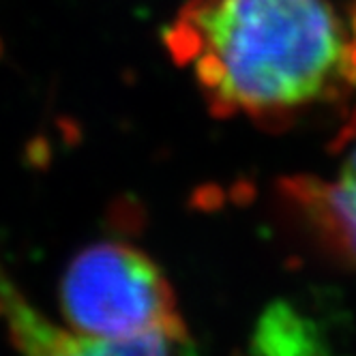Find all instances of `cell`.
<instances>
[{
    "instance_id": "obj_1",
    "label": "cell",
    "mask_w": 356,
    "mask_h": 356,
    "mask_svg": "<svg viewBox=\"0 0 356 356\" xmlns=\"http://www.w3.org/2000/svg\"><path fill=\"white\" fill-rule=\"evenodd\" d=\"M165 47L213 114L268 129L352 88L346 29L328 0H187Z\"/></svg>"
},
{
    "instance_id": "obj_2",
    "label": "cell",
    "mask_w": 356,
    "mask_h": 356,
    "mask_svg": "<svg viewBox=\"0 0 356 356\" xmlns=\"http://www.w3.org/2000/svg\"><path fill=\"white\" fill-rule=\"evenodd\" d=\"M60 307L73 333L86 337H185L174 290L161 268L120 241L95 243L71 260L63 275Z\"/></svg>"
},
{
    "instance_id": "obj_3",
    "label": "cell",
    "mask_w": 356,
    "mask_h": 356,
    "mask_svg": "<svg viewBox=\"0 0 356 356\" xmlns=\"http://www.w3.org/2000/svg\"><path fill=\"white\" fill-rule=\"evenodd\" d=\"M330 174H300L279 185V197L322 249L356 266V110L330 144Z\"/></svg>"
},
{
    "instance_id": "obj_4",
    "label": "cell",
    "mask_w": 356,
    "mask_h": 356,
    "mask_svg": "<svg viewBox=\"0 0 356 356\" xmlns=\"http://www.w3.org/2000/svg\"><path fill=\"white\" fill-rule=\"evenodd\" d=\"M0 314L7 318L22 356H170V346L176 341L161 333L124 339L69 333L35 312L7 282H0Z\"/></svg>"
},
{
    "instance_id": "obj_5",
    "label": "cell",
    "mask_w": 356,
    "mask_h": 356,
    "mask_svg": "<svg viewBox=\"0 0 356 356\" xmlns=\"http://www.w3.org/2000/svg\"><path fill=\"white\" fill-rule=\"evenodd\" d=\"M253 346L262 356H326L316 324L288 305H275L266 312Z\"/></svg>"
},
{
    "instance_id": "obj_6",
    "label": "cell",
    "mask_w": 356,
    "mask_h": 356,
    "mask_svg": "<svg viewBox=\"0 0 356 356\" xmlns=\"http://www.w3.org/2000/svg\"><path fill=\"white\" fill-rule=\"evenodd\" d=\"M346 29V26H343ZM346 43H348V67L350 80L356 86V0H350L348 9V29H346Z\"/></svg>"
}]
</instances>
